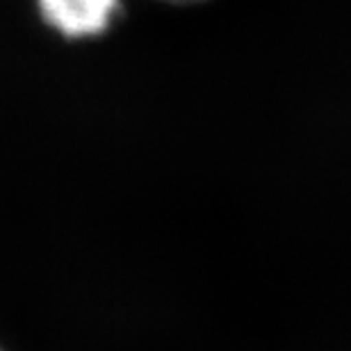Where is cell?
I'll list each match as a JSON object with an SVG mask.
<instances>
[{
  "label": "cell",
  "mask_w": 351,
  "mask_h": 351,
  "mask_svg": "<svg viewBox=\"0 0 351 351\" xmlns=\"http://www.w3.org/2000/svg\"><path fill=\"white\" fill-rule=\"evenodd\" d=\"M41 21L64 39L101 37L114 23L121 0H34Z\"/></svg>",
  "instance_id": "cell-1"
},
{
  "label": "cell",
  "mask_w": 351,
  "mask_h": 351,
  "mask_svg": "<svg viewBox=\"0 0 351 351\" xmlns=\"http://www.w3.org/2000/svg\"><path fill=\"white\" fill-rule=\"evenodd\" d=\"M165 3H176V5H187V3H199V0H165Z\"/></svg>",
  "instance_id": "cell-2"
}]
</instances>
